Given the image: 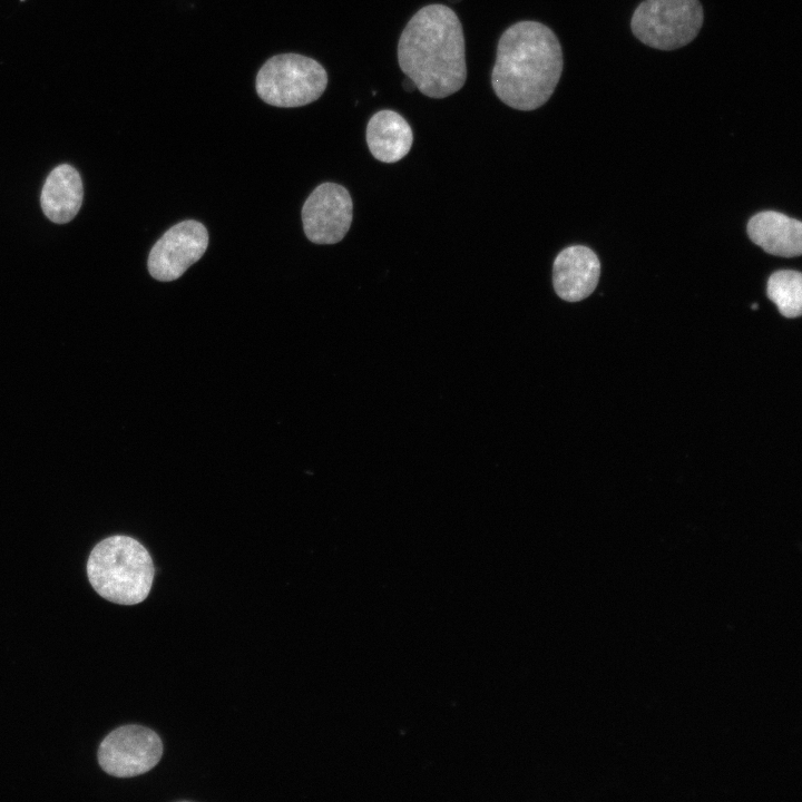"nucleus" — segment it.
<instances>
[{
  "label": "nucleus",
  "instance_id": "nucleus-1",
  "mask_svg": "<svg viewBox=\"0 0 802 802\" xmlns=\"http://www.w3.org/2000/svg\"><path fill=\"white\" fill-rule=\"evenodd\" d=\"M563 71V52L550 28L525 20L501 35L491 85L497 97L517 110H534L551 97Z\"/></svg>",
  "mask_w": 802,
  "mask_h": 802
},
{
  "label": "nucleus",
  "instance_id": "nucleus-2",
  "mask_svg": "<svg viewBox=\"0 0 802 802\" xmlns=\"http://www.w3.org/2000/svg\"><path fill=\"white\" fill-rule=\"evenodd\" d=\"M401 70L430 98H446L466 82L462 26L444 4L421 8L404 27L398 43Z\"/></svg>",
  "mask_w": 802,
  "mask_h": 802
},
{
  "label": "nucleus",
  "instance_id": "nucleus-3",
  "mask_svg": "<svg viewBox=\"0 0 802 802\" xmlns=\"http://www.w3.org/2000/svg\"><path fill=\"white\" fill-rule=\"evenodd\" d=\"M88 580L95 591L118 605H136L148 596L155 575L146 547L126 535L98 541L86 563Z\"/></svg>",
  "mask_w": 802,
  "mask_h": 802
},
{
  "label": "nucleus",
  "instance_id": "nucleus-4",
  "mask_svg": "<svg viewBox=\"0 0 802 802\" xmlns=\"http://www.w3.org/2000/svg\"><path fill=\"white\" fill-rule=\"evenodd\" d=\"M327 74L316 60L299 53L271 57L258 70V97L276 107H300L316 100L325 90Z\"/></svg>",
  "mask_w": 802,
  "mask_h": 802
},
{
  "label": "nucleus",
  "instance_id": "nucleus-5",
  "mask_svg": "<svg viewBox=\"0 0 802 802\" xmlns=\"http://www.w3.org/2000/svg\"><path fill=\"white\" fill-rule=\"evenodd\" d=\"M703 19L698 0H644L633 13L630 28L644 45L675 50L695 39Z\"/></svg>",
  "mask_w": 802,
  "mask_h": 802
},
{
  "label": "nucleus",
  "instance_id": "nucleus-6",
  "mask_svg": "<svg viewBox=\"0 0 802 802\" xmlns=\"http://www.w3.org/2000/svg\"><path fill=\"white\" fill-rule=\"evenodd\" d=\"M159 735L143 725L128 724L111 731L99 744L100 767L116 777H133L150 771L160 761Z\"/></svg>",
  "mask_w": 802,
  "mask_h": 802
},
{
  "label": "nucleus",
  "instance_id": "nucleus-7",
  "mask_svg": "<svg viewBox=\"0 0 802 802\" xmlns=\"http://www.w3.org/2000/svg\"><path fill=\"white\" fill-rule=\"evenodd\" d=\"M207 245L206 227L194 219L183 221L154 244L148 256V272L160 282L177 280L204 255Z\"/></svg>",
  "mask_w": 802,
  "mask_h": 802
},
{
  "label": "nucleus",
  "instance_id": "nucleus-8",
  "mask_svg": "<svg viewBox=\"0 0 802 802\" xmlns=\"http://www.w3.org/2000/svg\"><path fill=\"white\" fill-rule=\"evenodd\" d=\"M352 216V198L343 186L335 183L319 185L302 208L305 235L315 244L340 242L351 226Z\"/></svg>",
  "mask_w": 802,
  "mask_h": 802
},
{
  "label": "nucleus",
  "instance_id": "nucleus-9",
  "mask_svg": "<svg viewBox=\"0 0 802 802\" xmlns=\"http://www.w3.org/2000/svg\"><path fill=\"white\" fill-rule=\"evenodd\" d=\"M599 274V260L590 248L583 245L569 246L555 258L554 288L560 299L578 302L594 292Z\"/></svg>",
  "mask_w": 802,
  "mask_h": 802
},
{
  "label": "nucleus",
  "instance_id": "nucleus-10",
  "mask_svg": "<svg viewBox=\"0 0 802 802\" xmlns=\"http://www.w3.org/2000/svg\"><path fill=\"white\" fill-rule=\"evenodd\" d=\"M747 235L772 255L795 257L802 253V223L779 212L765 211L752 216Z\"/></svg>",
  "mask_w": 802,
  "mask_h": 802
},
{
  "label": "nucleus",
  "instance_id": "nucleus-11",
  "mask_svg": "<svg viewBox=\"0 0 802 802\" xmlns=\"http://www.w3.org/2000/svg\"><path fill=\"white\" fill-rule=\"evenodd\" d=\"M82 183L79 173L62 164L48 175L41 190L40 203L45 215L53 223L70 222L82 203Z\"/></svg>",
  "mask_w": 802,
  "mask_h": 802
},
{
  "label": "nucleus",
  "instance_id": "nucleus-12",
  "mask_svg": "<svg viewBox=\"0 0 802 802\" xmlns=\"http://www.w3.org/2000/svg\"><path fill=\"white\" fill-rule=\"evenodd\" d=\"M412 140L410 125L393 110H380L368 123V147L378 160L383 163L400 160L409 153Z\"/></svg>",
  "mask_w": 802,
  "mask_h": 802
},
{
  "label": "nucleus",
  "instance_id": "nucleus-13",
  "mask_svg": "<svg viewBox=\"0 0 802 802\" xmlns=\"http://www.w3.org/2000/svg\"><path fill=\"white\" fill-rule=\"evenodd\" d=\"M766 294L785 317H796L802 312V274L792 270L774 272L767 281Z\"/></svg>",
  "mask_w": 802,
  "mask_h": 802
},
{
  "label": "nucleus",
  "instance_id": "nucleus-14",
  "mask_svg": "<svg viewBox=\"0 0 802 802\" xmlns=\"http://www.w3.org/2000/svg\"><path fill=\"white\" fill-rule=\"evenodd\" d=\"M402 86L407 91H413L417 88L415 84L409 77L404 79Z\"/></svg>",
  "mask_w": 802,
  "mask_h": 802
},
{
  "label": "nucleus",
  "instance_id": "nucleus-15",
  "mask_svg": "<svg viewBox=\"0 0 802 802\" xmlns=\"http://www.w3.org/2000/svg\"><path fill=\"white\" fill-rule=\"evenodd\" d=\"M752 309H753V310H756V309H759V305H757V304H753V305H752Z\"/></svg>",
  "mask_w": 802,
  "mask_h": 802
},
{
  "label": "nucleus",
  "instance_id": "nucleus-16",
  "mask_svg": "<svg viewBox=\"0 0 802 802\" xmlns=\"http://www.w3.org/2000/svg\"><path fill=\"white\" fill-rule=\"evenodd\" d=\"M21 1H23V0H21Z\"/></svg>",
  "mask_w": 802,
  "mask_h": 802
}]
</instances>
